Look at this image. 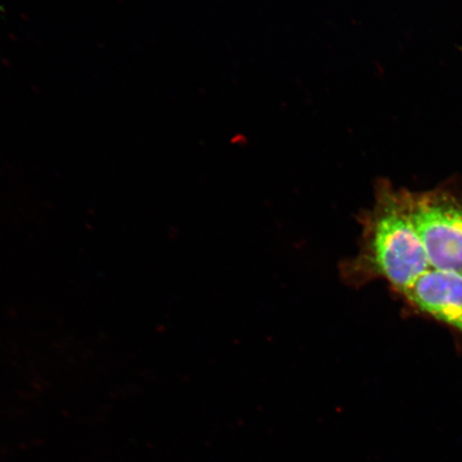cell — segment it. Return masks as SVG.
<instances>
[{"label":"cell","instance_id":"1","mask_svg":"<svg viewBox=\"0 0 462 462\" xmlns=\"http://www.w3.org/2000/svg\"><path fill=\"white\" fill-rule=\"evenodd\" d=\"M359 250L340 264L346 284L362 287L377 280L402 294L430 269L425 248L410 217L406 189L381 180L371 209L359 216Z\"/></svg>","mask_w":462,"mask_h":462},{"label":"cell","instance_id":"2","mask_svg":"<svg viewBox=\"0 0 462 462\" xmlns=\"http://www.w3.org/2000/svg\"><path fill=\"white\" fill-rule=\"evenodd\" d=\"M406 199L430 269L462 274V198L446 189H406Z\"/></svg>","mask_w":462,"mask_h":462},{"label":"cell","instance_id":"3","mask_svg":"<svg viewBox=\"0 0 462 462\" xmlns=\"http://www.w3.org/2000/svg\"><path fill=\"white\" fill-rule=\"evenodd\" d=\"M402 296L414 309L462 332V274L430 269Z\"/></svg>","mask_w":462,"mask_h":462}]
</instances>
